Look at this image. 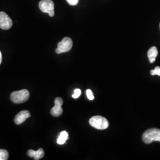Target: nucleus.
<instances>
[{"label": "nucleus", "instance_id": "obj_1", "mask_svg": "<svg viewBox=\"0 0 160 160\" xmlns=\"http://www.w3.org/2000/svg\"><path fill=\"white\" fill-rule=\"evenodd\" d=\"M142 141L145 143H151L154 141L160 142V129L157 128L149 129L142 135Z\"/></svg>", "mask_w": 160, "mask_h": 160}, {"label": "nucleus", "instance_id": "obj_2", "mask_svg": "<svg viewBox=\"0 0 160 160\" xmlns=\"http://www.w3.org/2000/svg\"><path fill=\"white\" fill-rule=\"evenodd\" d=\"M89 123L93 128L99 130L106 129L109 125L108 120L101 116H92L89 120Z\"/></svg>", "mask_w": 160, "mask_h": 160}, {"label": "nucleus", "instance_id": "obj_3", "mask_svg": "<svg viewBox=\"0 0 160 160\" xmlns=\"http://www.w3.org/2000/svg\"><path fill=\"white\" fill-rule=\"evenodd\" d=\"M30 96L29 92L26 89L12 92L10 96L12 102L16 104L24 103L28 100Z\"/></svg>", "mask_w": 160, "mask_h": 160}, {"label": "nucleus", "instance_id": "obj_4", "mask_svg": "<svg viewBox=\"0 0 160 160\" xmlns=\"http://www.w3.org/2000/svg\"><path fill=\"white\" fill-rule=\"evenodd\" d=\"M72 45L73 42L72 39L68 37H65L58 43V48L55 52L58 54L68 52L72 49Z\"/></svg>", "mask_w": 160, "mask_h": 160}, {"label": "nucleus", "instance_id": "obj_5", "mask_svg": "<svg viewBox=\"0 0 160 160\" xmlns=\"http://www.w3.org/2000/svg\"><path fill=\"white\" fill-rule=\"evenodd\" d=\"M39 7L43 12L48 13L50 17L54 16L55 5L52 0H40Z\"/></svg>", "mask_w": 160, "mask_h": 160}, {"label": "nucleus", "instance_id": "obj_6", "mask_svg": "<svg viewBox=\"0 0 160 160\" xmlns=\"http://www.w3.org/2000/svg\"><path fill=\"white\" fill-rule=\"evenodd\" d=\"M12 26V21L5 12H0V28L2 30H8Z\"/></svg>", "mask_w": 160, "mask_h": 160}, {"label": "nucleus", "instance_id": "obj_7", "mask_svg": "<svg viewBox=\"0 0 160 160\" xmlns=\"http://www.w3.org/2000/svg\"><path fill=\"white\" fill-rule=\"evenodd\" d=\"M62 98L61 97H57L55 100V106L51 110V113L53 116L58 117L62 114L63 112V109L62 108Z\"/></svg>", "mask_w": 160, "mask_h": 160}, {"label": "nucleus", "instance_id": "obj_8", "mask_svg": "<svg viewBox=\"0 0 160 160\" xmlns=\"http://www.w3.org/2000/svg\"><path fill=\"white\" fill-rule=\"evenodd\" d=\"M30 116H31V114L28 110H23L19 112L16 116L14 118V122L16 123V125H20L23 123L24 122H25L26 120Z\"/></svg>", "mask_w": 160, "mask_h": 160}, {"label": "nucleus", "instance_id": "obj_9", "mask_svg": "<svg viewBox=\"0 0 160 160\" xmlns=\"http://www.w3.org/2000/svg\"><path fill=\"white\" fill-rule=\"evenodd\" d=\"M28 154L29 157H33L35 160H40L45 155V152L42 148H39L38 151H34L33 149H30L28 152Z\"/></svg>", "mask_w": 160, "mask_h": 160}, {"label": "nucleus", "instance_id": "obj_10", "mask_svg": "<svg viewBox=\"0 0 160 160\" xmlns=\"http://www.w3.org/2000/svg\"><path fill=\"white\" fill-rule=\"evenodd\" d=\"M158 49L155 46H152L150 48L148 51L147 52L148 57L150 63H153L155 61L156 58L158 56Z\"/></svg>", "mask_w": 160, "mask_h": 160}, {"label": "nucleus", "instance_id": "obj_11", "mask_svg": "<svg viewBox=\"0 0 160 160\" xmlns=\"http://www.w3.org/2000/svg\"><path fill=\"white\" fill-rule=\"evenodd\" d=\"M68 139V133L66 131L61 132L57 139V143L59 145H63L65 143L67 140Z\"/></svg>", "mask_w": 160, "mask_h": 160}, {"label": "nucleus", "instance_id": "obj_12", "mask_svg": "<svg viewBox=\"0 0 160 160\" xmlns=\"http://www.w3.org/2000/svg\"><path fill=\"white\" fill-rule=\"evenodd\" d=\"M8 152L6 149H0V160H7L8 159Z\"/></svg>", "mask_w": 160, "mask_h": 160}, {"label": "nucleus", "instance_id": "obj_13", "mask_svg": "<svg viewBox=\"0 0 160 160\" xmlns=\"http://www.w3.org/2000/svg\"><path fill=\"white\" fill-rule=\"evenodd\" d=\"M151 74L152 75H157L158 76H160V67H156L154 69L151 70L150 71Z\"/></svg>", "mask_w": 160, "mask_h": 160}, {"label": "nucleus", "instance_id": "obj_14", "mask_svg": "<svg viewBox=\"0 0 160 160\" xmlns=\"http://www.w3.org/2000/svg\"><path fill=\"white\" fill-rule=\"evenodd\" d=\"M86 94H87V98H88V100H94V96L93 93H92V92L91 90H89V89L87 90H86Z\"/></svg>", "mask_w": 160, "mask_h": 160}, {"label": "nucleus", "instance_id": "obj_15", "mask_svg": "<svg viewBox=\"0 0 160 160\" xmlns=\"http://www.w3.org/2000/svg\"><path fill=\"white\" fill-rule=\"evenodd\" d=\"M81 93V92L80 89H79V88L75 89L74 90V93L72 95V97L74 98H78V97H80Z\"/></svg>", "mask_w": 160, "mask_h": 160}, {"label": "nucleus", "instance_id": "obj_16", "mask_svg": "<svg viewBox=\"0 0 160 160\" xmlns=\"http://www.w3.org/2000/svg\"><path fill=\"white\" fill-rule=\"evenodd\" d=\"M67 1L71 6H75L78 2V0H67Z\"/></svg>", "mask_w": 160, "mask_h": 160}, {"label": "nucleus", "instance_id": "obj_17", "mask_svg": "<svg viewBox=\"0 0 160 160\" xmlns=\"http://www.w3.org/2000/svg\"><path fill=\"white\" fill-rule=\"evenodd\" d=\"M2 53H1V52L0 51V65H1V63L2 62Z\"/></svg>", "mask_w": 160, "mask_h": 160}, {"label": "nucleus", "instance_id": "obj_18", "mask_svg": "<svg viewBox=\"0 0 160 160\" xmlns=\"http://www.w3.org/2000/svg\"></svg>", "mask_w": 160, "mask_h": 160}]
</instances>
